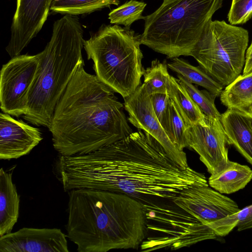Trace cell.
I'll return each mask as SVG.
<instances>
[{"label":"cell","instance_id":"1","mask_svg":"<svg viewBox=\"0 0 252 252\" xmlns=\"http://www.w3.org/2000/svg\"><path fill=\"white\" fill-rule=\"evenodd\" d=\"M138 129L88 154L61 155L56 169L64 190L121 193L145 205L172 199L194 185L208 184L203 174L180 166L153 136Z\"/></svg>","mask_w":252,"mask_h":252},{"label":"cell","instance_id":"2","mask_svg":"<svg viewBox=\"0 0 252 252\" xmlns=\"http://www.w3.org/2000/svg\"><path fill=\"white\" fill-rule=\"evenodd\" d=\"M84 66L83 61L57 104L48 128L61 156L88 154L133 132L115 92Z\"/></svg>","mask_w":252,"mask_h":252},{"label":"cell","instance_id":"3","mask_svg":"<svg viewBox=\"0 0 252 252\" xmlns=\"http://www.w3.org/2000/svg\"><path fill=\"white\" fill-rule=\"evenodd\" d=\"M67 237L79 252L137 249L146 234L143 205L126 194L87 189L68 191Z\"/></svg>","mask_w":252,"mask_h":252},{"label":"cell","instance_id":"4","mask_svg":"<svg viewBox=\"0 0 252 252\" xmlns=\"http://www.w3.org/2000/svg\"><path fill=\"white\" fill-rule=\"evenodd\" d=\"M83 33L78 18L72 15L66 14L54 23L51 39L39 53L38 72L23 116L29 123L50 126L57 104L83 61Z\"/></svg>","mask_w":252,"mask_h":252},{"label":"cell","instance_id":"5","mask_svg":"<svg viewBox=\"0 0 252 252\" xmlns=\"http://www.w3.org/2000/svg\"><path fill=\"white\" fill-rule=\"evenodd\" d=\"M223 0H163L144 17L141 44L173 59L190 56L205 27Z\"/></svg>","mask_w":252,"mask_h":252},{"label":"cell","instance_id":"6","mask_svg":"<svg viewBox=\"0 0 252 252\" xmlns=\"http://www.w3.org/2000/svg\"><path fill=\"white\" fill-rule=\"evenodd\" d=\"M140 37L129 28L114 25L100 29L84 43L96 75L124 99L140 86L145 72Z\"/></svg>","mask_w":252,"mask_h":252},{"label":"cell","instance_id":"7","mask_svg":"<svg viewBox=\"0 0 252 252\" xmlns=\"http://www.w3.org/2000/svg\"><path fill=\"white\" fill-rule=\"evenodd\" d=\"M248 31L225 21H210L190 53L215 80L226 87L243 70Z\"/></svg>","mask_w":252,"mask_h":252},{"label":"cell","instance_id":"8","mask_svg":"<svg viewBox=\"0 0 252 252\" xmlns=\"http://www.w3.org/2000/svg\"><path fill=\"white\" fill-rule=\"evenodd\" d=\"M40 55L16 56L3 64L0 71V108L16 116L27 112L29 94L36 78Z\"/></svg>","mask_w":252,"mask_h":252},{"label":"cell","instance_id":"9","mask_svg":"<svg viewBox=\"0 0 252 252\" xmlns=\"http://www.w3.org/2000/svg\"><path fill=\"white\" fill-rule=\"evenodd\" d=\"M206 117V124L189 125L187 132L189 148L199 155L200 160L213 174L227 165L230 144L220 118Z\"/></svg>","mask_w":252,"mask_h":252},{"label":"cell","instance_id":"10","mask_svg":"<svg viewBox=\"0 0 252 252\" xmlns=\"http://www.w3.org/2000/svg\"><path fill=\"white\" fill-rule=\"evenodd\" d=\"M124 108L128 121L135 127L150 134L163 147L170 158L183 168L188 165L186 154L173 144L153 110L150 96L141 85L130 96L125 98Z\"/></svg>","mask_w":252,"mask_h":252},{"label":"cell","instance_id":"11","mask_svg":"<svg viewBox=\"0 0 252 252\" xmlns=\"http://www.w3.org/2000/svg\"><path fill=\"white\" fill-rule=\"evenodd\" d=\"M173 200L208 226L240 210L234 200L209 185H194L186 189Z\"/></svg>","mask_w":252,"mask_h":252},{"label":"cell","instance_id":"12","mask_svg":"<svg viewBox=\"0 0 252 252\" xmlns=\"http://www.w3.org/2000/svg\"><path fill=\"white\" fill-rule=\"evenodd\" d=\"M53 0H17L6 51L12 58L20 55L40 31L47 19Z\"/></svg>","mask_w":252,"mask_h":252},{"label":"cell","instance_id":"13","mask_svg":"<svg viewBox=\"0 0 252 252\" xmlns=\"http://www.w3.org/2000/svg\"><path fill=\"white\" fill-rule=\"evenodd\" d=\"M66 236L58 228L24 227L0 236V252H68Z\"/></svg>","mask_w":252,"mask_h":252},{"label":"cell","instance_id":"14","mask_svg":"<svg viewBox=\"0 0 252 252\" xmlns=\"http://www.w3.org/2000/svg\"><path fill=\"white\" fill-rule=\"evenodd\" d=\"M42 140L40 130L9 114H0V159H17L28 155Z\"/></svg>","mask_w":252,"mask_h":252},{"label":"cell","instance_id":"15","mask_svg":"<svg viewBox=\"0 0 252 252\" xmlns=\"http://www.w3.org/2000/svg\"><path fill=\"white\" fill-rule=\"evenodd\" d=\"M220 120L230 145H233L252 165L251 118L238 111L227 109L221 114Z\"/></svg>","mask_w":252,"mask_h":252},{"label":"cell","instance_id":"16","mask_svg":"<svg viewBox=\"0 0 252 252\" xmlns=\"http://www.w3.org/2000/svg\"><path fill=\"white\" fill-rule=\"evenodd\" d=\"M20 196L12 181V172L0 170V236L11 232L17 221Z\"/></svg>","mask_w":252,"mask_h":252},{"label":"cell","instance_id":"17","mask_svg":"<svg viewBox=\"0 0 252 252\" xmlns=\"http://www.w3.org/2000/svg\"><path fill=\"white\" fill-rule=\"evenodd\" d=\"M252 179L248 166L229 160L222 170L211 174L208 185L222 194H231L244 189Z\"/></svg>","mask_w":252,"mask_h":252},{"label":"cell","instance_id":"18","mask_svg":"<svg viewBox=\"0 0 252 252\" xmlns=\"http://www.w3.org/2000/svg\"><path fill=\"white\" fill-rule=\"evenodd\" d=\"M221 103L227 108L252 117V72L240 74L226 86L220 95Z\"/></svg>","mask_w":252,"mask_h":252},{"label":"cell","instance_id":"19","mask_svg":"<svg viewBox=\"0 0 252 252\" xmlns=\"http://www.w3.org/2000/svg\"><path fill=\"white\" fill-rule=\"evenodd\" d=\"M167 94L188 126L206 123L205 115L180 85L178 79L172 76L170 77Z\"/></svg>","mask_w":252,"mask_h":252},{"label":"cell","instance_id":"20","mask_svg":"<svg viewBox=\"0 0 252 252\" xmlns=\"http://www.w3.org/2000/svg\"><path fill=\"white\" fill-rule=\"evenodd\" d=\"M167 66L189 82L203 87L216 97L220 96L223 90V87L200 65L194 66L183 59L175 58L167 63Z\"/></svg>","mask_w":252,"mask_h":252},{"label":"cell","instance_id":"21","mask_svg":"<svg viewBox=\"0 0 252 252\" xmlns=\"http://www.w3.org/2000/svg\"><path fill=\"white\" fill-rule=\"evenodd\" d=\"M188 126L170 98L162 127L173 144L180 151H184L185 148H189Z\"/></svg>","mask_w":252,"mask_h":252},{"label":"cell","instance_id":"22","mask_svg":"<svg viewBox=\"0 0 252 252\" xmlns=\"http://www.w3.org/2000/svg\"><path fill=\"white\" fill-rule=\"evenodd\" d=\"M119 0H53L50 10L55 13L72 15L93 11L118 5Z\"/></svg>","mask_w":252,"mask_h":252},{"label":"cell","instance_id":"23","mask_svg":"<svg viewBox=\"0 0 252 252\" xmlns=\"http://www.w3.org/2000/svg\"><path fill=\"white\" fill-rule=\"evenodd\" d=\"M217 236H225L235 227L239 231L252 228V204L208 225Z\"/></svg>","mask_w":252,"mask_h":252},{"label":"cell","instance_id":"24","mask_svg":"<svg viewBox=\"0 0 252 252\" xmlns=\"http://www.w3.org/2000/svg\"><path fill=\"white\" fill-rule=\"evenodd\" d=\"M165 62L160 63L156 59L145 70L144 82L142 85L149 95L156 93H167L170 76Z\"/></svg>","mask_w":252,"mask_h":252},{"label":"cell","instance_id":"25","mask_svg":"<svg viewBox=\"0 0 252 252\" xmlns=\"http://www.w3.org/2000/svg\"><path fill=\"white\" fill-rule=\"evenodd\" d=\"M179 83L189 94L206 117L220 118L221 114L217 109L215 100L216 98L206 90H199L182 76L177 74Z\"/></svg>","mask_w":252,"mask_h":252},{"label":"cell","instance_id":"26","mask_svg":"<svg viewBox=\"0 0 252 252\" xmlns=\"http://www.w3.org/2000/svg\"><path fill=\"white\" fill-rule=\"evenodd\" d=\"M147 4L141 1L130 0L112 10L108 14L111 24L122 25L129 28L135 21L143 19L142 13Z\"/></svg>","mask_w":252,"mask_h":252},{"label":"cell","instance_id":"27","mask_svg":"<svg viewBox=\"0 0 252 252\" xmlns=\"http://www.w3.org/2000/svg\"><path fill=\"white\" fill-rule=\"evenodd\" d=\"M252 17V0H232L227 15L229 22L232 25L243 24Z\"/></svg>","mask_w":252,"mask_h":252},{"label":"cell","instance_id":"28","mask_svg":"<svg viewBox=\"0 0 252 252\" xmlns=\"http://www.w3.org/2000/svg\"><path fill=\"white\" fill-rule=\"evenodd\" d=\"M150 96L153 110L162 126L170 98L167 93H156Z\"/></svg>","mask_w":252,"mask_h":252},{"label":"cell","instance_id":"29","mask_svg":"<svg viewBox=\"0 0 252 252\" xmlns=\"http://www.w3.org/2000/svg\"><path fill=\"white\" fill-rule=\"evenodd\" d=\"M251 72H252V41L246 52L243 75H247Z\"/></svg>","mask_w":252,"mask_h":252},{"label":"cell","instance_id":"30","mask_svg":"<svg viewBox=\"0 0 252 252\" xmlns=\"http://www.w3.org/2000/svg\"><path fill=\"white\" fill-rule=\"evenodd\" d=\"M251 122H252V117L251 118Z\"/></svg>","mask_w":252,"mask_h":252}]
</instances>
